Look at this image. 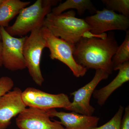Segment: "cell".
<instances>
[{
    "instance_id": "6da1fadb",
    "label": "cell",
    "mask_w": 129,
    "mask_h": 129,
    "mask_svg": "<svg viewBox=\"0 0 129 129\" xmlns=\"http://www.w3.org/2000/svg\"><path fill=\"white\" fill-rule=\"evenodd\" d=\"M118 46L114 33L105 39L83 38L75 45L74 59L87 70H103L109 75L113 71L112 59Z\"/></svg>"
},
{
    "instance_id": "7a4b0ae2",
    "label": "cell",
    "mask_w": 129,
    "mask_h": 129,
    "mask_svg": "<svg viewBox=\"0 0 129 129\" xmlns=\"http://www.w3.org/2000/svg\"><path fill=\"white\" fill-rule=\"evenodd\" d=\"M76 13L73 10L59 14L51 12L43 22V26L48 28L54 36L72 45H75L84 38L98 37L106 39L107 34L99 35L92 34L89 25L84 19L75 17Z\"/></svg>"
},
{
    "instance_id": "3957f363",
    "label": "cell",
    "mask_w": 129,
    "mask_h": 129,
    "mask_svg": "<svg viewBox=\"0 0 129 129\" xmlns=\"http://www.w3.org/2000/svg\"><path fill=\"white\" fill-rule=\"evenodd\" d=\"M59 1L37 0L33 5L21 10L14 24L5 28L12 36L24 37L39 27L43 26L47 15L51 12V7Z\"/></svg>"
},
{
    "instance_id": "277c9868",
    "label": "cell",
    "mask_w": 129,
    "mask_h": 129,
    "mask_svg": "<svg viewBox=\"0 0 129 129\" xmlns=\"http://www.w3.org/2000/svg\"><path fill=\"white\" fill-rule=\"evenodd\" d=\"M41 27L36 28L26 36L23 48L24 57L29 73L37 85L41 86L44 81L40 68L42 51L46 43L42 33Z\"/></svg>"
},
{
    "instance_id": "5b68a950",
    "label": "cell",
    "mask_w": 129,
    "mask_h": 129,
    "mask_svg": "<svg viewBox=\"0 0 129 129\" xmlns=\"http://www.w3.org/2000/svg\"><path fill=\"white\" fill-rule=\"evenodd\" d=\"M42 33L46 43V48L50 51L49 56L52 60H59L71 70L75 77L85 75L88 70L78 64L73 57L74 45L56 37L46 27L42 26Z\"/></svg>"
},
{
    "instance_id": "8992f818",
    "label": "cell",
    "mask_w": 129,
    "mask_h": 129,
    "mask_svg": "<svg viewBox=\"0 0 129 129\" xmlns=\"http://www.w3.org/2000/svg\"><path fill=\"white\" fill-rule=\"evenodd\" d=\"M2 42L3 65L11 71L26 68L23 48L26 36L16 38L9 34L5 28L0 27Z\"/></svg>"
},
{
    "instance_id": "52a82bcc",
    "label": "cell",
    "mask_w": 129,
    "mask_h": 129,
    "mask_svg": "<svg viewBox=\"0 0 129 129\" xmlns=\"http://www.w3.org/2000/svg\"><path fill=\"white\" fill-rule=\"evenodd\" d=\"M89 25L90 32L99 35L107 31L121 30L127 31L129 28V18L104 8L97 10L95 14L84 19Z\"/></svg>"
},
{
    "instance_id": "ba28073f",
    "label": "cell",
    "mask_w": 129,
    "mask_h": 129,
    "mask_svg": "<svg viewBox=\"0 0 129 129\" xmlns=\"http://www.w3.org/2000/svg\"><path fill=\"white\" fill-rule=\"evenodd\" d=\"M22 97L26 107L42 110L62 108L68 110L71 104L68 96L64 93L53 94L31 87L22 91Z\"/></svg>"
},
{
    "instance_id": "9c48e42d",
    "label": "cell",
    "mask_w": 129,
    "mask_h": 129,
    "mask_svg": "<svg viewBox=\"0 0 129 129\" xmlns=\"http://www.w3.org/2000/svg\"><path fill=\"white\" fill-rule=\"evenodd\" d=\"M108 73L102 69L96 70L94 78L88 84L71 93L74 96L68 110L83 115L92 116L95 108L90 104L91 97L97 86L101 81L107 79Z\"/></svg>"
},
{
    "instance_id": "30bf717a",
    "label": "cell",
    "mask_w": 129,
    "mask_h": 129,
    "mask_svg": "<svg viewBox=\"0 0 129 129\" xmlns=\"http://www.w3.org/2000/svg\"><path fill=\"white\" fill-rule=\"evenodd\" d=\"M50 118L46 110L26 108L16 118V124L20 129H65L59 121Z\"/></svg>"
},
{
    "instance_id": "8fae6325",
    "label": "cell",
    "mask_w": 129,
    "mask_h": 129,
    "mask_svg": "<svg viewBox=\"0 0 129 129\" xmlns=\"http://www.w3.org/2000/svg\"><path fill=\"white\" fill-rule=\"evenodd\" d=\"M22 91L14 88L0 97V129H6L12 118L26 108L22 99Z\"/></svg>"
},
{
    "instance_id": "7c38bea8",
    "label": "cell",
    "mask_w": 129,
    "mask_h": 129,
    "mask_svg": "<svg viewBox=\"0 0 129 129\" xmlns=\"http://www.w3.org/2000/svg\"><path fill=\"white\" fill-rule=\"evenodd\" d=\"M50 117H57L65 129H91L97 127L100 118L96 116H88L72 112H58L55 109L47 110Z\"/></svg>"
},
{
    "instance_id": "4fadbf2b",
    "label": "cell",
    "mask_w": 129,
    "mask_h": 129,
    "mask_svg": "<svg viewBox=\"0 0 129 129\" xmlns=\"http://www.w3.org/2000/svg\"><path fill=\"white\" fill-rule=\"evenodd\" d=\"M117 70H119L118 74L111 83L99 89H95L93 92L92 95L97 100L99 106H103L115 90L129 80V61L120 65Z\"/></svg>"
},
{
    "instance_id": "5bb4252c",
    "label": "cell",
    "mask_w": 129,
    "mask_h": 129,
    "mask_svg": "<svg viewBox=\"0 0 129 129\" xmlns=\"http://www.w3.org/2000/svg\"><path fill=\"white\" fill-rule=\"evenodd\" d=\"M30 3L20 0H5L0 6V27H9L11 21Z\"/></svg>"
},
{
    "instance_id": "9a60e30c",
    "label": "cell",
    "mask_w": 129,
    "mask_h": 129,
    "mask_svg": "<svg viewBox=\"0 0 129 129\" xmlns=\"http://www.w3.org/2000/svg\"><path fill=\"white\" fill-rule=\"evenodd\" d=\"M70 9H76L80 16L83 15L86 10L93 13L97 10L90 0H67L52 9L51 12L55 14H59Z\"/></svg>"
},
{
    "instance_id": "2e32d148",
    "label": "cell",
    "mask_w": 129,
    "mask_h": 129,
    "mask_svg": "<svg viewBox=\"0 0 129 129\" xmlns=\"http://www.w3.org/2000/svg\"><path fill=\"white\" fill-rule=\"evenodd\" d=\"M129 61V31H126L125 38L122 44L119 46L112 59L113 70H117L118 67Z\"/></svg>"
},
{
    "instance_id": "e0dca14e",
    "label": "cell",
    "mask_w": 129,
    "mask_h": 129,
    "mask_svg": "<svg viewBox=\"0 0 129 129\" xmlns=\"http://www.w3.org/2000/svg\"><path fill=\"white\" fill-rule=\"evenodd\" d=\"M106 9L129 17V0H102Z\"/></svg>"
},
{
    "instance_id": "ac0fdd59",
    "label": "cell",
    "mask_w": 129,
    "mask_h": 129,
    "mask_svg": "<svg viewBox=\"0 0 129 129\" xmlns=\"http://www.w3.org/2000/svg\"><path fill=\"white\" fill-rule=\"evenodd\" d=\"M124 108L119 106L117 112L112 119L105 124L99 127H95L91 129H120L121 120Z\"/></svg>"
},
{
    "instance_id": "d6986e66",
    "label": "cell",
    "mask_w": 129,
    "mask_h": 129,
    "mask_svg": "<svg viewBox=\"0 0 129 129\" xmlns=\"http://www.w3.org/2000/svg\"><path fill=\"white\" fill-rule=\"evenodd\" d=\"M13 80L7 76L0 78V97L11 91L14 86Z\"/></svg>"
},
{
    "instance_id": "ffe728a7",
    "label": "cell",
    "mask_w": 129,
    "mask_h": 129,
    "mask_svg": "<svg viewBox=\"0 0 129 129\" xmlns=\"http://www.w3.org/2000/svg\"><path fill=\"white\" fill-rule=\"evenodd\" d=\"M120 129H129V106L125 108L124 115L121 120Z\"/></svg>"
},
{
    "instance_id": "44dd1931",
    "label": "cell",
    "mask_w": 129,
    "mask_h": 129,
    "mask_svg": "<svg viewBox=\"0 0 129 129\" xmlns=\"http://www.w3.org/2000/svg\"><path fill=\"white\" fill-rule=\"evenodd\" d=\"M3 65V60L2 56V42L0 41V68Z\"/></svg>"
},
{
    "instance_id": "7402d4cb",
    "label": "cell",
    "mask_w": 129,
    "mask_h": 129,
    "mask_svg": "<svg viewBox=\"0 0 129 129\" xmlns=\"http://www.w3.org/2000/svg\"><path fill=\"white\" fill-rule=\"evenodd\" d=\"M4 1H5V0H0V6L4 2Z\"/></svg>"
},
{
    "instance_id": "603a6c76",
    "label": "cell",
    "mask_w": 129,
    "mask_h": 129,
    "mask_svg": "<svg viewBox=\"0 0 129 129\" xmlns=\"http://www.w3.org/2000/svg\"><path fill=\"white\" fill-rule=\"evenodd\" d=\"M0 41H1V33H0Z\"/></svg>"
}]
</instances>
